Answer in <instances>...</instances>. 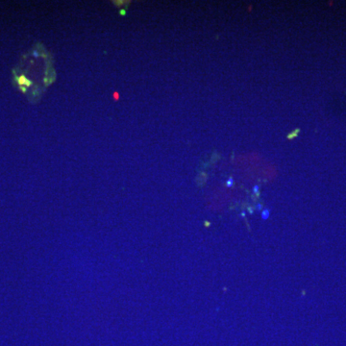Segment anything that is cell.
Here are the masks:
<instances>
[{
  "label": "cell",
  "instance_id": "1",
  "mask_svg": "<svg viewBox=\"0 0 346 346\" xmlns=\"http://www.w3.org/2000/svg\"><path fill=\"white\" fill-rule=\"evenodd\" d=\"M300 129L299 128H297V129H295V131L294 132H292V133H289L288 135L286 136V139H294V138H296L297 136H298V134L300 133Z\"/></svg>",
  "mask_w": 346,
  "mask_h": 346
},
{
  "label": "cell",
  "instance_id": "2",
  "mask_svg": "<svg viewBox=\"0 0 346 346\" xmlns=\"http://www.w3.org/2000/svg\"><path fill=\"white\" fill-rule=\"evenodd\" d=\"M262 218L263 219V220H266L268 217H269V215H270V210H268V209H264V210H263L262 211Z\"/></svg>",
  "mask_w": 346,
  "mask_h": 346
},
{
  "label": "cell",
  "instance_id": "3",
  "mask_svg": "<svg viewBox=\"0 0 346 346\" xmlns=\"http://www.w3.org/2000/svg\"><path fill=\"white\" fill-rule=\"evenodd\" d=\"M226 186H227V187H232L233 186H234V179H233L232 177H230L229 179L227 180Z\"/></svg>",
  "mask_w": 346,
  "mask_h": 346
},
{
  "label": "cell",
  "instance_id": "4",
  "mask_svg": "<svg viewBox=\"0 0 346 346\" xmlns=\"http://www.w3.org/2000/svg\"><path fill=\"white\" fill-rule=\"evenodd\" d=\"M255 209H256L257 211H262V209H263V205H262L261 203L257 204V205H256V207H255Z\"/></svg>",
  "mask_w": 346,
  "mask_h": 346
},
{
  "label": "cell",
  "instance_id": "5",
  "mask_svg": "<svg viewBox=\"0 0 346 346\" xmlns=\"http://www.w3.org/2000/svg\"><path fill=\"white\" fill-rule=\"evenodd\" d=\"M253 193H256V194H259V186H254L253 187Z\"/></svg>",
  "mask_w": 346,
  "mask_h": 346
},
{
  "label": "cell",
  "instance_id": "6",
  "mask_svg": "<svg viewBox=\"0 0 346 346\" xmlns=\"http://www.w3.org/2000/svg\"><path fill=\"white\" fill-rule=\"evenodd\" d=\"M248 211H249V214H253V211H254V208H253V207H249V208H248Z\"/></svg>",
  "mask_w": 346,
  "mask_h": 346
},
{
  "label": "cell",
  "instance_id": "7",
  "mask_svg": "<svg viewBox=\"0 0 346 346\" xmlns=\"http://www.w3.org/2000/svg\"><path fill=\"white\" fill-rule=\"evenodd\" d=\"M241 216H242V217H245V211H242V213H241Z\"/></svg>",
  "mask_w": 346,
  "mask_h": 346
}]
</instances>
